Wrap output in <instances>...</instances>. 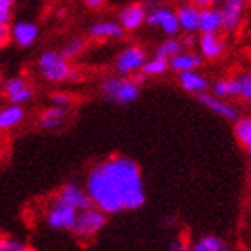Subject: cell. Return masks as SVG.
Returning a JSON list of instances; mask_svg holds the SVG:
<instances>
[{"label": "cell", "instance_id": "cell-1", "mask_svg": "<svg viewBox=\"0 0 251 251\" xmlns=\"http://www.w3.org/2000/svg\"><path fill=\"white\" fill-rule=\"evenodd\" d=\"M86 192L95 208L106 215L133 212L146 204V185L140 165L127 156H110L90 169Z\"/></svg>", "mask_w": 251, "mask_h": 251}, {"label": "cell", "instance_id": "cell-2", "mask_svg": "<svg viewBox=\"0 0 251 251\" xmlns=\"http://www.w3.org/2000/svg\"><path fill=\"white\" fill-rule=\"evenodd\" d=\"M100 95L108 102L126 106L138 99L140 86L131 77H108L100 84Z\"/></svg>", "mask_w": 251, "mask_h": 251}, {"label": "cell", "instance_id": "cell-3", "mask_svg": "<svg viewBox=\"0 0 251 251\" xmlns=\"http://www.w3.org/2000/svg\"><path fill=\"white\" fill-rule=\"evenodd\" d=\"M38 67L40 72L47 81L50 83H61V81H72L77 77V74L74 72V68L70 67L68 59L61 56V52L56 50H47L43 52L38 59Z\"/></svg>", "mask_w": 251, "mask_h": 251}, {"label": "cell", "instance_id": "cell-4", "mask_svg": "<svg viewBox=\"0 0 251 251\" xmlns=\"http://www.w3.org/2000/svg\"><path fill=\"white\" fill-rule=\"evenodd\" d=\"M108 225V215L104 212L97 210L95 206L88 210H83L77 214V221L72 230V235L79 241H90L104 230Z\"/></svg>", "mask_w": 251, "mask_h": 251}, {"label": "cell", "instance_id": "cell-5", "mask_svg": "<svg viewBox=\"0 0 251 251\" xmlns=\"http://www.w3.org/2000/svg\"><path fill=\"white\" fill-rule=\"evenodd\" d=\"M77 214L79 212H75L74 208L52 199L45 212V223L54 231H70L72 233L75 221H77Z\"/></svg>", "mask_w": 251, "mask_h": 251}, {"label": "cell", "instance_id": "cell-6", "mask_svg": "<svg viewBox=\"0 0 251 251\" xmlns=\"http://www.w3.org/2000/svg\"><path fill=\"white\" fill-rule=\"evenodd\" d=\"M54 199L70 206V208H74L75 212H83V210H88L94 206L88 192H86V188L81 187L75 181H67L65 185H61L58 194L54 196Z\"/></svg>", "mask_w": 251, "mask_h": 251}, {"label": "cell", "instance_id": "cell-7", "mask_svg": "<svg viewBox=\"0 0 251 251\" xmlns=\"http://www.w3.org/2000/svg\"><path fill=\"white\" fill-rule=\"evenodd\" d=\"M147 25L151 27H160L165 34L174 36L179 31V22L176 11L169 9V7H162V5H152L147 9Z\"/></svg>", "mask_w": 251, "mask_h": 251}, {"label": "cell", "instance_id": "cell-8", "mask_svg": "<svg viewBox=\"0 0 251 251\" xmlns=\"http://www.w3.org/2000/svg\"><path fill=\"white\" fill-rule=\"evenodd\" d=\"M146 50L136 45H131V47H126L115 59V68L117 72L122 74V75H133L136 74L140 68H144L146 65Z\"/></svg>", "mask_w": 251, "mask_h": 251}, {"label": "cell", "instance_id": "cell-9", "mask_svg": "<svg viewBox=\"0 0 251 251\" xmlns=\"http://www.w3.org/2000/svg\"><path fill=\"white\" fill-rule=\"evenodd\" d=\"M32 88L22 77H11L4 83V95L13 106H22L32 99Z\"/></svg>", "mask_w": 251, "mask_h": 251}, {"label": "cell", "instance_id": "cell-10", "mask_svg": "<svg viewBox=\"0 0 251 251\" xmlns=\"http://www.w3.org/2000/svg\"><path fill=\"white\" fill-rule=\"evenodd\" d=\"M199 102L203 106H206L210 111H214L215 115L223 117L226 121H239V111L233 104H230L228 100L225 99H219V97H215L214 94H201L198 95Z\"/></svg>", "mask_w": 251, "mask_h": 251}, {"label": "cell", "instance_id": "cell-11", "mask_svg": "<svg viewBox=\"0 0 251 251\" xmlns=\"http://www.w3.org/2000/svg\"><path fill=\"white\" fill-rule=\"evenodd\" d=\"M248 0H225L221 13H223V29L225 31H235L242 20V13Z\"/></svg>", "mask_w": 251, "mask_h": 251}, {"label": "cell", "instance_id": "cell-12", "mask_svg": "<svg viewBox=\"0 0 251 251\" xmlns=\"http://www.w3.org/2000/svg\"><path fill=\"white\" fill-rule=\"evenodd\" d=\"M147 18V7L144 4H129L119 15V24L124 31H135L146 22Z\"/></svg>", "mask_w": 251, "mask_h": 251}, {"label": "cell", "instance_id": "cell-13", "mask_svg": "<svg viewBox=\"0 0 251 251\" xmlns=\"http://www.w3.org/2000/svg\"><path fill=\"white\" fill-rule=\"evenodd\" d=\"M179 79V86L185 90V92H190V94H196V95H201V94H206V90H208L210 83L208 79L204 77L203 74L196 72H181L178 75Z\"/></svg>", "mask_w": 251, "mask_h": 251}, {"label": "cell", "instance_id": "cell-14", "mask_svg": "<svg viewBox=\"0 0 251 251\" xmlns=\"http://www.w3.org/2000/svg\"><path fill=\"white\" fill-rule=\"evenodd\" d=\"M223 29V13L217 7H208L199 13V31L201 34H217Z\"/></svg>", "mask_w": 251, "mask_h": 251}, {"label": "cell", "instance_id": "cell-15", "mask_svg": "<svg viewBox=\"0 0 251 251\" xmlns=\"http://www.w3.org/2000/svg\"><path fill=\"white\" fill-rule=\"evenodd\" d=\"M11 36L20 47H29L36 42L38 38V27L32 22H16L11 27Z\"/></svg>", "mask_w": 251, "mask_h": 251}, {"label": "cell", "instance_id": "cell-16", "mask_svg": "<svg viewBox=\"0 0 251 251\" xmlns=\"http://www.w3.org/2000/svg\"><path fill=\"white\" fill-rule=\"evenodd\" d=\"M124 29L119 22H97L90 27V36L95 38V40H111V38H122L124 36Z\"/></svg>", "mask_w": 251, "mask_h": 251}, {"label": "cell", "instance_id": "cell-17", "mask_svg": "<svg viewBox=\"0 0 251 251\" xmlns=\"http://www.w3.org/2000/svg\"><path fill=\"white\" fill-rule=\"evenodd\" d=\"M199 13H201V11L196 9L192 4L181 5V7L176 11L178 22H179V29H183L188 34L199 31Z\"/></svg>", "mask_w": 251, "mask_h": 251}, {"label": "cell", "instance_id": "cell-18", "mask_svg": "<svg viewBox=\"0 0 251 251\" xmlns=\"http://www.w3.org/2000/svg\"><path fill=\"white\" fill-rule=\"evenodd\" d=\"M67 119V110L65 108H58V106H50L47 110H43V113L38 117V126L42 129H58L59 126Z\"/></svg>", "mask_w": 251, "mask_h": 251}, {"label": "cell", "instance_id": "cell-19", "mask_svg": "<svg viewBox=\"0 0 251 251\" xmlns=\"http://www.w3.org/2000/svg\"><path fill=\"white\" fill-rule=\"evenodd\" d=\"M199 49H201V56H204L206 59H215L225 50V42L217 34H201Z\"/></svg>", "mask_w": 251, "mask_h": 251}, {"label": "cell", "instance_id": "cell-20", "mask_svg": "<svg viewBox=\"0 0 251 251\" xmlns=\"http://www.w3.org/2000/svg\"><path fill=\"white\" fill-rule=\"evenodd\" d=\"M201 63H203V58L199 54H194L188 50V52H179L178 56H174L169 61V65H171L173 70L181 74V72H192L198 67H201Z\"/></svg>", "mask_w": 251, "mask_h": 251}, {"label": "cell", "instance_id": "cell-21", "mask_svg": "<svg viewBox=\"0 0 251 251\" xmlns=\"http://www.w3.org/2000/svg\"><path fill=\"white\" fill-rule=\"evenodd\" d=\"M25 117V111L22 106H5L4 110H0V129H13L20 124Z\"/></svg>", "mask_w": 251, "mask_h": 251}, {"label": "cell", "instance_id": "cell-22", "mask_svg": "<svg viewBox=\"0 0 251 251\" xmlns=\"http://www.w3.org/2000/svg\"><path fill=\"white\" fill-rule=\"evenodd\" d=\"M212 92L219 99H228V97H239V83L237 77H225L217 79L212 84Z\"/></svg>", "mask_w": 251, "mask_h": 251}, {"label": "cell", "instance_id": "cell-23", "mask_svg": "<svg viewBox=\"0 0 251 251\" xmlns=\"http://www.w3.org/2000/svg\"><path fill=\"white\" fill-rule=\"evenodd\" d=\"M192 251H230V248L221 237L203 235L192 242Z\"/></svg>", "mask_w": 251, "mask_h": 251}, {"label": "cell", "instance_id": "cell-24", "mask_svg": "<svg viewBox=\"0 0 251 251\" xmlns=\"http://www.w3.org/2000/svg\"><path fill=\"white\" fill-rule=\"evenodd\" d=\"M181 49H183V45H181V40L169 38V40H165L163 43H160V45H158L156 52H154V58H162V59H167V61H171L174 56H178L179 52H183Z\"/></svg>", "mask_w": 251, "mask_h": 251}, {"label": "cell", "instance_id": "cell-25", "mask_svg": "<svg viewBox=\"0 0 251 251\" xmlns=\"http://www.w3.org/2000/svg\"><path fill=\"white\" fill-rule=\"evenodd\" d=\"M233 133H235V138L239 140V144H241L242 147L251 149V117L239 119V121L235 122Z\"/></svg>", "mask_w": 251, "mask_h": 251}, {"label": "cell", "instance_id": "cell-26", "mask_svg": "<svg viewBox=\"0 0 251 251\" xmlns=\"http://www.w3.org/2000/svg\"><path fill=\"white\" fill-rule=\"evenodd\" d=\"M0 251H36L25 241H20L9 233H0Z\"/></svg>", "mask_w": 251, "mask_h": 251}, {"label": "cell", "instance_id": "cell-27", "mask_svg": "<svg viewBox=\"0 0 251 251\" xmlns=\"http://www.w3.org/2000/svg\"><path fill=\"white\" fill-rule=\"evenodd\" d=\"M169 61L167 59H162V58H152L149 59V61H146V65H144V68H142V72L146 74L147 77L149 75H162V74H165L169 70Z\"/></svg>", "mask_w": 251, "mask_h": 251}, {"label": "cell", "instance_id": "cell-28", "mask_svg": "<svg viewBox=\"0 0 251 251\" xmlns=\"http://www.w3.org/2000/svg\"><path fill=\"white\" fill-rule=\"evenodd\" d=\"M83 50H84V40L74 38V40H70V42L61 49V56L65 59H72V58H77Z\"/></svg>", "mask_w": 251, "mask_h": 251}, {"label": "cell", "instance_id": "cell-29", "mask_svg": "<svg viewBox=\"0 0 251 251\" xmlns=\"http://www.w3.org/2000/svg\"><path fill=\"white\" fill-rule=\"evenodd\" d=\"M237 83H239V97L251 102V74H241L237 77Z\"/></svg>", "mask_w": 251, "mask_h": 251}, {"label": "cell", "instance_id": "cell-30", "mask_svg": "<svg viewBox=\"0 0 251 251\" xmlns=\"http://www.w3.org/2000/svg\"><path fill=\"white\" fill-rule=\"evenodd\" d=\"M50 100H52V106H58V108H65L72 104V95L67 94V92H54L50 95Z\"/></svg>", "mask_w": 251, "mask_h": 251}, {"label": "cell", "instance_id": "cell-31", "mask_svg": "<svg viewBox=\"0 0 251 251\" xmlns=\"http://www.w3.org/2000/svg\"><path fill=\"white\" fill-rule=\"evenodd\" d=\"M167 251H192V244H188V241L183 237H178L176 241L171 242Z\"/></svg>", "mask_w": 251, "mask_h": 251}, {"label": "cell", "instance_id": "cell-32", "mask_svg": "<svg viewBox=\"0 0 251 251\" xmlns=\"http://www.w3.org/2000/svg\"><path fill=\"white\" fill-rule=\"evenodd\" d=\"M11 38H13V36H11L9 25H0V49L9 43Z\"/></svg>", "mask_w": 251, "mask_h": 251}, {"label": "cell", "instance_id": "cell-33", "mask_svg": "<svg viewBox=\"0 0 251 251\" xmlns=\"http://www.w3.org/2000/svg\"><path fill=\"white\" fill-rule=\"evenodd\" d=\"M192 5L196 7V9L203 11V9H208V7H212V0H192Z\"/></svg>", "mask_w": 251, "mask_h": 251}, {"label": "cell", "instance_id": "cell-34", "mask_svg": "<svg viewBox=\"0 0 251 251\" xmlns=\"http://www.w3.org/2000/svg\"><path fill=\"white\" fill-rule=\"evenodd\" d=\"M9 22H11V11L0 9V25H9Z\"/></svg>", "mask_w": 251, "mask_h": 251}, {"label": "cell", "instance_id": "cell-35", "mask_svg": "<svg viewBox=\"0 0 251 251\" xmlns=\"http://www.w3.org/2000/svg\"><path fill=\"white\" fill-rule=\"evenodd\" d=\"M86 2V5H88L90 9H99L100 5L106 4V0H84Z\"/></svg>", "mask_w": 251, "mask_h": 251}, {"label": "cell", "instance_id": "cell-36", "mask_svg": "<svg viewBox=\"0 0 251 251\" xmlns=\"http://www.w3.org/2000/svg\"><path fill=\"white\" fill-rule=\"evenodd\" d=\"M131 79H133V81H135V83L140 86V84L147 79V75L144 72H136V74H133V75H131Z\"/></svg>", "mask_w": 251, "mask_h": 251}, {"label": "cell", "instance_id": "cell-37", "mask_svg": "<svg viewBox=\"0 0 251 251\" xmlns=\"http://www.w3.org/2000/svg\"><path fill=\"white\" fill-rule=\"evenodd\" d=\"M194 43H196V40H194L192 34H187V36L181 40V45H183V47H187V49H192Z\"/></svg>", "mask_w": 251, "mask_h": 251}, {"label": "cell", "instance_id": "cell-38", "mask_svg": "<svg viewBox=\"0 0 251 251\" xmlns=\"http://www.w3.org/2000/svg\"><path fill=\"white\" fill-rule=\"evenodd\" d=\"M13 4H15V0H0V9H9L11 11Z\"/></svg>", "mask_w": 251, "mask_h": 251}, {"label": "cell", "instance_id": "cell-39", "mask_svg": "<svg viewBox=\"0 0 251 251\" xmlns=\"http://www.w3.org/2000/svg\"><path fill=\"white\" fill-rule=\"evenodd\" d=\"M0 94H4V83L0 81Z\"/></svg>", "mask_w": 251, "mask_h": 251}, {"label": "cell", "instance_id": "cell-40", "mask_svg": "<svg viewBox=\"0 0 251 251\" xmlns=\"http://www.w3.org/2000/svg\"><path fill=\"white\" fill-rule=\"evenodd\" d=\"M221 2H225V0H212V4H221Z\"/></svg>", "mask_w": 251, "mask_h": 251}, {"label": "cell", "instance_id": "cell-41", "mask_svg": "<svg viewBox=\"0 0 251 251\" xmlns=\"http://www.w3.org/2000/svg\"><path fill=\"white\" fill-rule=\"evenodd\" d=\"M248 158H250V163H251V149H248Z\"/></svg>", "mask_w": 251, "mask_h": 251}, {"label": "cell", "instance_id": "cell-42", "mask_svg": "<svg viewBox=\"0 0 251 251\" xmlns=\"http://www.w3.org/2000/svg\"><path fill=\"white\" fill-rule=\"evenodd\" d=\"M250 183H251V173H250Z\"/></svg>", "mask_w": 251, "mask_h": 251}, {"label": "cell", "instance_id": "cell-43", "mask_svg": "<svg viewBox=\"0 0 251 251\" xmlns=\"http://www.w3.org/2000/svg\"><path fill=\"white\" fill-rule=\"evenodd\" d=\"M250 4H251V0H250Z\"/></svg>", "mask_w": 251, "mask_h": 251}]
</instances>
